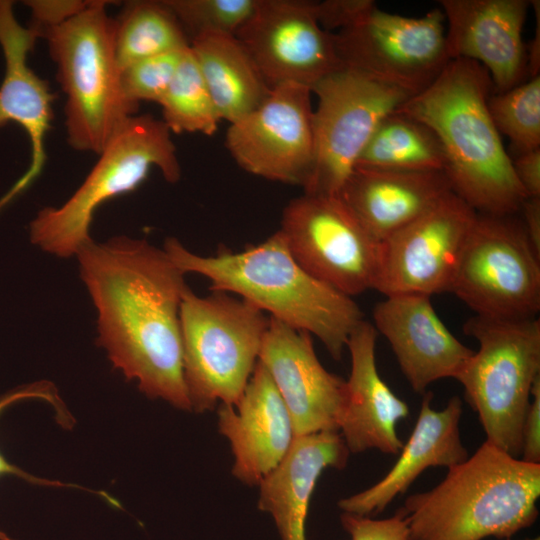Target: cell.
Returning <instances> with one entry per match:
<instances>
[{
  "mask_svg": "<svg viewBox=\"0 0 540 540\" xmlns=\"http://www.w3.org/2000/svg\"><path fill=\"white\" fill-rule=\"evenodd\" d=\"M451 60L479 63L489 73L493 93L529 78L522 37L530 0H440Z\"/></svg>",
  "mask_w": 540,
  "mask_h": 540,
  "instance_id": "17",
  "label": "cell"
},
{
  "mask_svg": "<svg viewBox=\"0 0 540 540\" xmlns=\"http://www.w3.org/2000/svg\"><path fill=\"white\" fill-rule=\"evenodd\" d=\"M539 497L540 464L485 440L438 485L407 496L400 509L410 540H510L534 524Z\"/></svg>",
  "mask_w": 540,
  "mask_h": 540,
  "instance_id": "4",
  "label": "cell"
},
{
  "mask_svg": "<svg viewBox=\"0 0 540 540\" xmlns=\"http://www.w3.org/2000/svg\"><path fill=\"white\" fill-rule=\"evenodd\" d=\"M374 327L391 346L416 393L443 378L458 376L474 350L461 343L437 315L431 296H385L373 309Z\"/></svg>",
  "mask_w": 540,
  "mask_h": 540,
  "instance_id": "18",
  "label": "cell"
},
{
  "mask_svg": "<svg viewBox=\"0 0 540 540\" xmlns=\"http://www.w3.org/2000/svg\"><path fill=\"white\" fill-rule=\"evenodd\" d=\"M78 189L59 207H45L30 222L31 242L51 255L68 258L93 239L90 227L99 206L135 190L157 167L176 183L181 168L171 132L152 115H132L108 140Z\"/></svg>",
  "mask_w": 540,
  "mask_h": 540,
  "instance_id": "6",
  "label": "cell"
},
{
  "mask_svg": "<svg viewBox=\"0 0 540 540\" xmlns=\"http://www.w3.org/2000/svg\"><path fill=\"white\" fill-rule=\"evenodd\" d=\"M373 3L371 0H325L312 1V7L320 26L332 33V30L339 31L350 25Z\"/></svg>",
  "mask_w": 540,
  "mask_h": 540,
  "instance_id": "34",
  "label": "cell"
},
{
  "mask_svg": "<svg viewBox=\"0 0 540 540\" xmlns=\"http://www.w3.org/2000/svg\"><path fill=\"white\" fill-rule=\"evenodd\" d=\"M163 249L184 274L207 278L211 291L238 294L270 317L315 335L335 360L341 359L350 334L364 320L352 297L301 267L279 230L240 252L221 248L202 256L175 237L167 238Z\"/></svg>",
  "mask_w": 540,
  "mask_h": 540,
  "instance_id": "3",
  "label": "cell"
},
{
  "mask_svg": "<svg viewBox=\"0 0 540 540\" xmlns=\"http://www.w3.org/2000/svg\"><path fill=\"white\" fill-rule=\"evenodd\" d=\"M312 94L304 85H278L231 123L225 144L235 162L255 176L304 189L314 164Z\"/></svg>",
  "mask_w": 540,
  "mask_h": 540,
  "instance_id": "14",
  "label": "cell"
},
{
  "mask_svg": "<svg viewBox=\"0 0 540 540\" xmlns=\"http://www.w3.org/2000/svg\"><path fill=\"white\" fill-rule=\"evenodd\" d=\"M235 36L271 89L287 83L312 89L342 67L333 33L316 20L312 1L259 0Z\"/></svg>",
  "mask_w": 540,
  "mask_h": 540,
  "instance_id": "15",
  "label": "cell"
},
{
  "mask_svg": "<svg viewBox=\"0 0 540 540\" xmlns=\"http://www.w3.org/2000/svg\"><path fill=\"white\" fill-rule=\"evenodd\" d=\"M97 311V343L147 397L191 410L183 378L184 273L146 239L94 240L76 255Z\"/></svg>",
  "mask_w": 540,
  "mask_h": 540,
  "instance_id": "1",
  "label": "cell"
},
{
  "mask_svg": "<svg viewBox=\"0 0 540 540\" xmlns=\"http://www.w3.org/2000/svg\"><path fill=\"white\" fill-rule=\"evenodd\" d=\"M452 192L442 171L355 167L338 196L380 243Z\"/></svg>",
  "mask_w": 540,
  "mask_h": 540,
  "instance_id": "23",
  "label": "cell"
},
{
  "mask_svg": "<svg viewBox=\"0 0 540 540\" xmlns=\"http://www.w3.org/2000/svg\"><path fill=\"white\" fill-rule=\"evenodd\" d=\"M487 106L499 134L509 139L516 154L540 148V75L492 92Z\"/></svg>",
  "mask_w": 540,
  "mask_h": 540,
  "instance_id": "29",
  "label": "cell"
},
{
  "mask_svg": "<svg viewBox=\"0 0 540 540\" xmlns=\"http://www.w3.org/2000/svg\"><path fill=\"white\" fill-rule=\"evenodd\" d=\"M25 399H41L50 403L52 406H54L59 422L61 424H66V425L69 424L70 416L67 415V411L65 409L64 404L62 403L61 399L57 395V392L55 388L53 387V385L47 382H38V383L30 384V385H25L4 394L3 396L0 397V413L4 409H6L9 405L17 401H21ZM7 474L16 475L33 484L48 485V486H55V487H69V486L75 487V485L62 483L56 480L51 481L48 479H42V478H38L33 475H30L26 473L25 471L17 468L10 462H8L4 458V456L0 453V477ZM0 540H14V539L8 536L6 533L0 531Z\"/></svg>",
  "mask_w": 540,
  "mask_h": 540,
  "instance_id": "32",
  "label": "cell"
},
{
  "mask_svg": "<svg viewBox=\"0 0 540 540\" xmlns=\"http://www.w3.org/2000/svg\"><path fill=\"white\" fill-rule=\"evenodd\" d=\"M440 8L421 17L380 9L374 2L347 27L333 32L342 67L353 68L416 94L451 61Z\"/></svg>",
  "mask_w": 540,
  "mask_h": 540,
  "instance_id": "11",
  "label": "cell"
},
{
  "mask_svg": "<svg viewBox=\"0 0 540 540\" xmlns=\"http://www.w3.org/2000/svg\"><path fill=\"white\" fill-rule=\"evenodd\" d=\"M340 521L351 540H410L400 508L386 519L343 512Z\"/></svg>",
  "mask_w": 540,
  "mask_h": 540,
  "instance_id": "33",
  "label": "cell"
},
{
  "mask_svg": "<svg viewBox=\"0 0 540 540\" xmlns=\"http://www.w3.org/2000/svg\"><path fill=\"white\" fill-rule=\"evenodd\" d=\"M450 293L475 315L520 319L540 310V256L515 215L478 214Z\"/></svg>",
  "mask_w": 540,
  "mask_h": 540,
  "instance_id": "10",
  "label": "cell"
},
{
  "mask_svg": "<svg viewBox=\"0 0 540 540\" xmlns=\"http://www.w3.org/2000/svg\"><path fill=\"white\" fill-rule=\"evenodd\" d=\"M158 104L171 133H216L221 119L190 46Z\"/></svg>",
  "mask_w": 540,
  "mask_h": 540,
  "instance_id": "28",
  "label": "cell"
},
{
  "mask_svg": "<svg viewBox=\"0 0 540 540\" xmlns=\"http://www.w3.org/2000/svg\"><path fill=\"white\" fill-rule=\"evenodd\" d=\"M518 182L528 197H540V148L512 158Z\"/></svg>",
  "mask_w": 540,
  "mask_h": 540,
  "instance_id": "37",
  "label": "cell"
},
{
  "mask_svg": "<svg viewBox=\"0 0 540 540\" xmlns=\"http://www.w3.org/2000/svg\"><path fill=\"white\" fill-rule=\"evenodd\" d=\"M432 402L433 393L425 392L416 424L394 466L373 486L341 499L338 506L343 512L379 514L427 468H450L469 457L460 437L461 399L453 396L442 410H435Z\"/></svg>",
  "mask_w": 540,
  "mask_h": 540,
  "instance_id": "22",
  "label": "cell"
},
{
  "mask_svg": "<svg viewBox=\"0 0 540 540\" xmlns=\"http://www.w3.org/2000/svg\"><path fill=\"white\" fill-rule=\"evenodd\" d=\"M187 48L145 58L122 69L120 81L125 98L136 106L141 101L159 103Z\"/></svg>",
  "mask_w": 540,
  "mask_h": 540,
  "instance_id": "31",
  "label": "cell"
},
{
  "mask_svg": "<svg viewBox=\"0 0 540 540\" xmlns=\"http://www.w3.org/2000/svg\"><path fill=\"white\" fill-rule=\"evenodd\" d=\"M463 330L479 348L456 380L478 414L486 441L519 458L531 390L540 377V320L475 315Z\"/></svg>",
  "mask_w": 540,
  "mask_h": 540,
  "instance_id": "8",
  "label": "cell"
},
{
  "mask_svg": "<svg viewBox=\"0 0 540 540\" xmlns=\"http://www.w3.org/2000/svg\"><path fill=\"white\" fill-rule=\"evenodd\" d=\"M258 360L284 401L294 437L339 431L346 381L323 367L309 333L270 317Z\"/></svg>",
  "mask_w": 540,
  "mask_h": 540,
  "instance_id": "16",
  "label": "cell"
},
{
  "mask_svg": "<svg viewBox=\"0 0 540 540\" xmlns=\"http://www.w3.org/2000/svg\"><path fill=\"white\" fill-rule=\"evenodd\" d=\"M91 1L29 0L25 1L33 16L32 27L42 29L63 23L84 10Z\"/></svg>",
  "mask_w": 540,
  "mask_h": 540,
  "instance_id": "35",
  "label": "cell"
},
{
  "mask_svg": "<svg viewBox=\"0 0 540 540\" xmlns=\"http://www.w3.org/2000/svg\"><path fill=\"white\" fill-rule=\"evenodd\" d=\"M270 317L242 298L187 285L180 305L183 378L191 409L235 406L253 373Z\"/></svg>",
  "mask_w": 540,
  "mask_h": 540,
  "instance_id": "7",
  "label": "cell"
},
{
  "mask_svg": "<svg viewBox=\"0 0 540 540\" xmlns=\"http://www.w3.org/2000/svg\"><path fill=\"white\" fill-rule=\"evenodd\" d=\"M377 335L373 324L363 320L349 336L346 348L351 356V372L339 431L349 452L377 449L397 455L404 444L396 425L409 416V407L379 375Z\"/></svg>",
  "mask_w": 540,
  "mask_h": 540,
  "instance_id": "21",
  "label": "cell"
},
{
  "mask_svg": "<svg viewBox=\"0 0 540 540\" xmlns=\"http://www.w3.org/2000/svg\"><path fill=\"white\" fill-rule=\"evenodd\" d=\"M314 164L305 193L338 196L379 124L414 94L341 67L312 87Z\"/></svg>",
  "mask_w": 540,
  "mask_h": 540,
  "instance_id": "9",
  "label": "cell"
},
{
  "mask_svg": "<svg viewBox=\"0 0 540 540\" xmlns=\"http://www.w3.org/2000/svg\"><path fill=\"white\" fill-rule=\"evenodd\" d=\"M531 400L522 427V460L540 464V377L531 390Z\"/></svg>",
  "mask_w": 540,
  "mask_h": 540,
  "instance_id": "36",
  "label": "cell"
},
{
  "mask_svg": "<svg viewBox=\"0 0 540 540\" xmlns=\"http://www.w3.org/2000/svg\"><path fill=\"white\" fill-rule=\"evenodd\" d=\"M279 232L309 274L349 296L373 289L379 243L339 196L305 193L285 207Z\"/></svg>",
  "mask_w": 540,
  "mask_h": 540,
  "instance_id": "12",
  "label": "cell"
},
{
  "mask_svg": "<svg viewBox=\"0 0 540 540\" xmlns=\"http://www.w3.org/2000/svg\"><path fill=\"white\" fill-rule=\"evenodd\" d=\"M189 42L205 33L235 35L254 14L259 0H163Z\"/></svg>",
  "mask_w": 540,
  "mask_h": 540,
  "instance_id": "30",
  "label": "cell"
},
{
  "mask_svg": "<svg viewBox=\"0 0 540 540\" xmlns=\"http://www.w3.org/2000/svg\"><path fill=\"white\" fill-rule=\"evenodd\" d=\"M492 92L490 75L482 65L455 59L396 112L434 133L453 193L478 214L516 215L527 196L489 113Z\"/></svg>",
  "mask_w": 540,
  "mask_h": 540,
  "instance_id": "2",
  "label": "cell"
},
{
  "mask_svg": "<svg viewBox=\"0 0 540 540\" xmlns=\"http://www.w3.org/2000/svg\"><path fill=\"white\" fill-rule=\"evenodd\" d=\"M477 212L455 193L379 243L374 290L384 296L450 293Z\"/></svg>",
  "mask_w": 540,
  "mask_h": 540,
  "instance_id": "13",
  "label": "cell"
},
{
  "mask_svg": "<svg viewBox=\"0 0 540 540\" xmlns=\"http://www.w3.org/2000/svg\"><path fill=\"white\" fill-rule=\"evenodd\" d=\"M444 164L434 133L420 121L394 111L379 124L355 167L443 172Z\"/></svg>",
  "mask_w": 540,
  "mask_h": 540,
  "instance_id": "26",
  "label": "cell"
},
{
  "mask_svg": "<svg viewBox=\"0 0 540 540\" xmlns=\"http://www.w3.org/2000/svg\"><path fill=\"white\" fill-rule=\"evenodd\" d=\"M13 2L0 0V47L4 57V76L0 85V129L8 123L20 125L31 143V164L26 173L0 200V209L26 189L45 163V139L53 119L55 95L48 83L27 63L38 31L22 26L15 17Z\"/></svg>",
  "mask_w": 540,
  "mask_h": 540,
  "instance_id": "19",
  "label": "cell"
},
{
  "mask_svg": "<svg viewBox=\"0 0 540 540\" xmlns=\"http://www.w3.org/2000/svg\"><path fill=\"white\" fill-rule=\"evenodd\" d=\"M527 540H540V537H535V538H531V539H527Z\"/></svg>",
  "mask_w": 540,
  "mask_h": 540,
  "instance_id": "40",
  "label": "cell"
},
{
  "mask_svg": "<svg viewBox=\"0 0 540 540\" xmlns=\"http://www.w3.org/2000/svg\"><path fill=\"white\" fill-rule=\"evenodd\" d=\"M531 7L534 9L535 16L537 17V25L533 38L529 41L528 45L525 44L529 78L540 75V2L538 0H532Z\"/></svg>",
  "mask_w": 540,
  "mask_h": 540,
  "instance_id": "39",
  "label": "cell"
},
{
  "mask_svg": "<svg viewBox=\"0 0 540 540\" xmlns=\"http://www.w3.org/2000/svg\"><path fill=\"white\" fill-rule=\"evenodd\" d=\"M522 224L534 249L540 256V197H528L521 205Z\"/></svg>",
  "mask_w": 540,
  "mask_h": 540,
  "instance_id": "38",
  "label": "cell"
},
{
  "mask_svg": "<svg viewBox=\"0 0 540 540\" xmlns=\"http://www.w3.org/2000/svg\"><path fill=\"white\" fill-rule=\"evenodd\" d=\"M190 46L181 24L164 1H129L116 19L115 54L120 71L152 56Z\"/></svg>",
  "mask_w": 540,
  "mask_h": 540,
  "instance_id": "27",
  "label": "cell"
},
{
  "mask_svg": "<svg viewBox=\"0 0 540 540\" xmlns=\"http://www.w3.org/2000/svg\"><path fill=\"white\" fill-rule=\"evenodd\" d=\"M218 409L219 432L230 442L232 474L249 485H259L283 459L294 438L284 401L265 366L258 360L235 405Z\"/></svg>",
  "mask_w": 540,
  "mask_h": 540,
  "instance_id": "20",
  "label": "cell"
},
{
  "mask_svg": "<svg viewBox=\"0 0 540 540\" xmlns=\"http://www.w3.org/2000/svg\"><path fill=\"white\" fill-rule=\"evenodd\" d=\"M108 3L92 0L61 24L35 28L48 43L58 82L66 95L68 144L75 150L96 154L139 107L122 92L115 54L116 19L107 13Z\"/></svg>",
  "mask_w": 540,
  "mask_h": 540,
  "instance_id": "5",
  "label": "cell"
},
{
  "mask_svg": "<svg viewBox=\"0 0 540 540\" xmlns=\"http://www.w3.org/2000/svg\"><path fill=\"white\" fill-rule=\"evenodd\" d=\"M190 49L221 120L234 123L269 96L271 88L235 35L205 33Z\"/></svg>",
  "mask_w": 540,
  "mask_h": 540,
  "instance_id": "25",
  "label": "cell"
},
{
  "mask_svg": "<svg viewBox=\"0 0 540 540\" xmlns=\"http://www.w3.org/2000/svg\"><path fill=\"white\" fill-rule=\"evenodd\" d=\"M349 450L339 431L295 436L280 463L259 483L258 508L269 513L281 540H306L312 492L328 467H345Z\"/></svg>",
  "mask_w": 540,
  "mask_h": 540,
  "instance_id": "24",
  "label": "cell"
}]
</instances>
